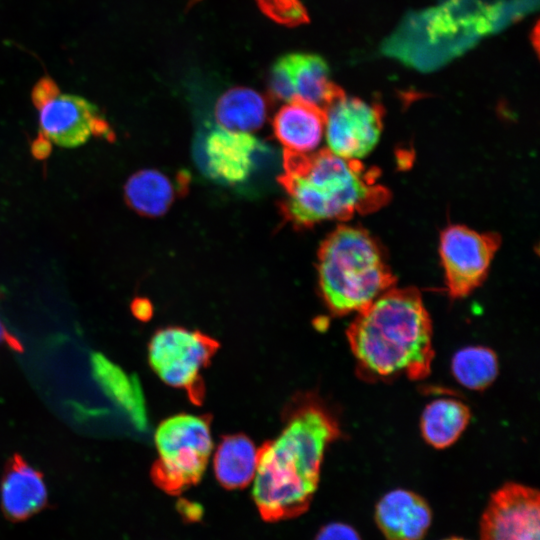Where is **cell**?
Returning a JSON list of instances; mask_svg holds the SVG:
<instances>
[{"instance_id":"obj_3","label":"cell","mask_w":540,"mask_h":540,"mask_svg":"<svg viewBox=\"0 0 540 540\" xmlns=\"http://www.w3.org/2000/svg\"><path fill=\"white\" fill-rule=\"evenodd\" d=\"M283 169L278 181L286 198L280 209L296 228L366 215L389 200V191L377 181L378 170L328 149L308 154L284 150Z\"/></svg>"},{"instance_id":"obj_4","label":"cell","mask_w":540,"mask_h":540,"mask_svg":"<svg viewBox=\"0 0 540 540\" xmlns=\"http://www.w3.org/2000/svg\"><path fill=\"white\" fill-rule=\"evenodd\" d=\"M317 269L321 295L339 316L358 313L396 282L378 242L354 226H338L323 240Z\"/></svg>"},{"instance_id":"obj_19","label":"cell","mask_w":540,"mask_h":540,"mask_svg":"<svg viewBox=\"0 0 540 540\" xmlns=\"http://www.w3.org/2000/svg\"><path fill=\"white\" fill-rule=\"evenodd\" d=\"M214 118L221 128L249 132L260 128L267 116V100L247 87H232L214 105Z\"/></svg>"},{"instance_id":"obj_26","label":"cell","mask_w":540,"mask_h":540,"mask_svg":"<svg viewBox=\"0 0 540 540\" xmlns=\"http://www.w3.org/2000/svg\"><path fill=\"white\" fill-rule=\"evenodd\" d=\"M131 309L133 314L140 320H148L153 312L151 303L145 298L134 299Z\"/></svg>"},{"instance_id":"obj_25","label":"cell","mask_w":540,"mask_h":540,"mask_svg":"<svg viewBox=\"0 0 540 540\" xmlns=\"http://www.w3.org/2000/svg\"><path fill=\"white\" fill-rule=\"evenodd\" d=\"M32 156L37 160H45L52 152V142L43 133L33 139L30 144Z\"/></svg>"},{"instance_id":"obj_13","label":"cell","mask_w":540,"mask_h":540,"mask_svg":"<svg viewBox=\"0 0 540 540\" xmlns=\"http://www.w3.org/2000/svg\"><path fill=\"white\" fill-rule=\"evenodd\" d=\"M375 522L386 540H422L432 523L428 502L407 489H393L375 506Z\"/></svg>"},{"instance_id":"obj_1","label":"cell","mask_w":540,"mask_h":540,"mask_svg":"<svg viewBox=\"0 0 540 540\" xmlns=\"http://www.w3.org/2000/svg\"><path fill=\"white\" fill-rule=\"evenodd\" d=\"M339 432L336 419L316 400L292 409L281 433L258 452L252 495L263 520H287L308 510L326 448Z\"/></svg>"},{"instance_id":"obj_12","label":"cell","mask_w":540,"mask_h":540,"mask_svg":"<svg viewBox=\"0 0 540 540\" xmlns=\"http://www.w3.org/2000/svg\"><path fill=\"white\" fill-rule=\"evenodd\" d=\"M264 145L248 132L219 126L205 134L197 147V158L204 173L230 185L242 184L254 170Z\"/></svg>"},{"instance_id":"obj_8","label":"cell","mask_w":540,"mask_h":540,"mask_svg":"<svg viewBox=\"0 0 540 540\" xmlns=\"http://www.w3.org/2000/svg\"><path fill=\"white\" fill-rule=\"evenodd\" d=\"M328 150L352 160L368 155L377 145L383 128V110L342 93L324 110Z\"/></svg>"},{"instance_id":"obj_7","label":"cell","mask_w":540,"mask_h":540,"mask_svg":"<svg viewBox=\"0 0 540 540\" xmlns=\"http://www.w3.org/2000/svg\"><path fill=\"white\" fill-rule=\"evenodd\" d=\"M500 242L497 233H480L464 225L443 230L439 254L451 297H465L482 284Z\"/></svg>"},{"instance_id":"obj_16","label":"cell","mask_w":540,"mask_h":540,"mask_svg":"<svg viewBox=\"0 0 540 540\" xmlns=\"http://www.w3.org/2000/svg\"><path fill=\"white\" fill-rule=\"evenodd\" d=\"M325 113L319 107L301 101L283 105L273 120V131L285 151L311 153L321 142Z\"/></svg>"},{"instance_id":"obj_15","label":"cell","mask_w":540,"mask_h":540,"mask_svg":"<svg viewBox=\"0 0 540 540\" xmlns=\"http://www.w3.org/2000/svg\"><path fill=\"white\" fill-rule=\"evenodd\" d=\"M189 176L179 172L176 176L155 169H143L134 173L124 186L127 205L141 216L164 215L174 201L188 190Z\"/></svg>"},{"instance_id":"obj_22","label":"cell","mask_w":540,"mask_h":540,"mask_svg":"<svg viewBox=\"0 0 540 540\" xmlns=\"http://www.w3.org/2000/svg\"><path fill=\"white\" fill-rule=\"evenodd\" d=\"M257 3L268 17L280 24L294 26L308 21L300 0H257Z\"/></svg>"},{"instance_id":"obj_9","label":"cell","mask_w":540,"mask_h":540,"mask_svg":"<svg viewBox=\"0 0 540 540\" xmlns=\"http://www.w3.org/2000/svg\"><path fill=\"white\" fill-rule=\"evenodd\" d=\"M480 540H540V495L509 482L490 497L479 523Z\"/></svg>"},{"instance_id":"obj_6","label":"cell","mask_w":540,"mask_h":540,"mask_svg":"<svg viewBox=\"0 0 540 540\" xmlns=\"http://www.w3.org/2000/svg\"><path fill=\"white\" fill-rule=\"evenodd\" d=\"M218 347V342L199 331L167 327L151 338L149 363L164 383L185 390L190 400L199 404L204 398L201 372Z\"/></svg>"},{"instance_id":"obj_18","label":"cell","mask_w":540,"mask_h":540,"mask_svg":"<svg viewBox=\"0 0 540 540\" xmlns=\"http://www.w3.org/2000/svg\"><path fill=\"white\" fill-rule=\"evenodd\" d=\"M259 449L245 435L225 436L213 459L216 479L226 489L246 487L254 478Z\"/></svg>"},{"instance_id":"obj_27","label":"cell","mask_w":540,"mask_h":540,"mask_svg":"<svg viewBox=\"0 0 540 540\" xmlns=\"http://www.w3.org/2000/svg\"><path fill=\"white\" fill-rule=\"evenodd\" d=\"M0 344H6L10 348L20 351L21 344L20 342L6 329L0 318Z\"/></svg>"},{"instance_id":"obj_20","label":"cell","mask_w":540,"mask_h":540,"mask_svg":"<svg viewBox=\"0 0 540 540\" xmlns=\"http://www.w3.org/2000/svg\"><path fill=\"white\" fill-rule=\"evenodd\" d=\"M470 420V410L462 401L443 397L431 401L424 409L420 428L425 441L434 448L452 445Z\"/></svg>"},{"instance_id":"obj_11","label":"cell","mask_w":540,"mask_h":540,"mask_svg":"<svg viewBox=\"0 0 540 540\" xmlns=\"http://www.w3.org/2000/svg\"><path fill=\"white\" fill-rule=\"evenodd\" d=\"M38 110L40 132L59 146H81L91 135L114 136L97 107L83 97L59 91Z\"/></svg>"},{"instance_id":"obj_14","label":"cell","mask_w":540,"mask_h":540,"mask_svg":"<svg viewBox=\"0 0 540 540\" xmlns=\"http://www.w3.org/2000/svg\"><path fill=\"white\" fill-rule=\"evenodd\" d=\"M0 500L5 516L12 521L33 516L47 503V489L42 474L21 456H13L3 474Z\"/></svg>"},{"instance_id":"obj_23","label":"cell","mask_w":540,"mask_h":540,"mask_svg":"<svg viewBox=\"0 0 540 540\" xmlns=\"http://www.w3.org/2000/svg\"><path fill=\"white\" fill-rule=\"evenodd\" d=\"M314 540H362L357 530L343 522H330L317 532Z\"/></svg>"},{"instance_id":"obj_28","label":"cell","mask_w":540,"mask_h":540,"mask_svg":"<svg viewBox=\"0 0 540 540\" xmlns=\"http://www.w3.org/2000/svg\"><path fill=\"white\" fill-rule=\"evenodd\" d=\"M443 540H467V539H464V538H461V537H449V538H445Z\"/></svg>"},{"instance_id":"obj_5","label":"cell","mask_w":540,"mask_h":540,"mask_svg":"<svg viewBox=\"0 0 540 540\" xmlns=\"http://www.w3.org/2000/svg\"><path fill=\"white\" fill-rule=\"evenodd\" d=\"M155 444L158 458L151 477L166 493L180 494L205 472L213 450L210 421L192 414L169 417L158 426Z\"/></svg>"},{"instance_id":"obj_17","label":"cell","mask_w":540,"mask_h":540,"mask_svg":"<svg viewBox=\"0 0 540 540\" xmlns=\"http://www.w3.org/2000/svg\"><path fill=\"white\" fill-rule=\"evenodd\" d=\"M94 378L139 430L147 427V413L140 383L100 353L91 357Z\"/></svg>"},{"instance_id":"obj_2","label":"cell","mask_w":540,"mask_h":540,"mask_svg":"<svg viewBox=\"0 0 540 540\" xmlns=\"http://www.w3.org/2000/svg\"><path fill=\"white\" fill-rule=\"evenodd\" d=\"M432 322L415 288H390L357 313L347 338L359 373L370 380L427 377Z\"/></svg>"},{"instance_id":"obj_24","label":"cell","mask_w":540,"mask_h":540,"mask_svg":"<svg viewBox=\"0 0 540 540\" xmlns=\"http://www.w3.org/2000/svg\"><path fill=\"white\" fill-rule=\"evenodd\" d=\"M59 91L60 89L55 81L48 76H44L36 82L32 89V102L38 109Z\"/></svg>"},{"instance_id":"obj_21","label":"cell","mask_w":540,"mask_h":540,"mask_svg":"<svg viewBox=\"0 0 540 540\" xmlns=\"http://www.w3.org/2000/svg\"><path fill=\"white\" fill-rule=\"evenodd\" d=\"M452 373L464 387L482 390L497 376L498 361L495 353L482 346H469L455 353L452 358Z\"/></svg>"},{"instance_id":"obj_10","label":"cell","mask_w":540,"mask_h":540,"mask_svg":"<svg viewBox=\"0 0 540 540\" xmlns=\"http://www.w3.org/2000/svg\"><path fill=\"white\" fill-rule=\"evenodd\" d=\"M268 88L278 101H301L323 111L344 93L332 82L323 58L302 52L286 54L276 60L270 69Z\"/></svg>"}]
</instances>
